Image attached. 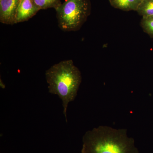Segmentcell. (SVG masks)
<instances>
[{
  "instance_id": "2",
  "label": "cell",
  "mask_w": 153,
  "mask_h": 153,
  "mask_svg": "<svg viewBox=\"0 0 153 153\" xmlns=\"http://www.w3.org/2000/svg\"><path fill=\"white\" fill-rule=\"evenodd\" d=\"M49 93L58 95L62 101L63 113L67 122L68 103L74 101L82 81L81 72L73 60H63L54 64L45 73Z\"/></svg>"
},
{
  "instance_id": "9",
  "label": "cell",
  "mask_w": 153,
  "mask_h": 153,
  "mask_svg": "<svg viewBox=\"0 0 153 153\" xmlns=\"http://www.w3.org/2000/svg\"><path fill=\"white\" fill-rule=\"evenodd\" d=\"M141 25L145 33L153 38V16L143 17Z\"/></svg>"
},
{
  "instance_id": "8",
  "label": "cell",
  "mask_w": 153,
  "mask_h": 153,
  "mask_svg": "<svg viewBox=\"0 0 153 153\" xmlns=\"http://www.w3.org/2000/svg\"><path fill=\"white\" fill-rule=\"evenodd\" d=\"M40 10L56 9L62 4L60 0H33Z\"/></svg>"
},
{
  "instance_id": "1",
  "label": "cell",
  "mask_w": 153,
  "mask_h": 153,
  "mask_svg": "<svg viewBox=\"0 0 153 153\" xmlns=\"http://www.w3.org/2000/svg\"><path fill=\"white\" fill-rule=\"evenodd\" d=\"M85 153H139L135 141L126 129L99 126L86 132L82 137Z\"/></svg>"
},
{
  "instance_id": "4",
  "label": "cell",
  "mask_w": 153,
  "mask_h": 153,
  "mask_svg": "<svg viewBox=\"0 0 153 153\" xmlns=\"http://www.w3.org/2000/svg\"><path fill=\"white\" fill-rule=\"evenodd\" d=\"M19 0H0V22L8 25L16 24V11Z\"/></svg>"
},
{
  "instance_id": "3",
  "label": "cell",
  "mask_w": 153,
  "mask_h": 153,
  "mask_svg": "<svg viewBox=\"0 0 153 153\" xmlns=\"http://www.w3.org/2000/svg\"><path fill=\"white\" fill-rule=\"evenodd\" d=\"M59 27L64 32L79 30L90 15L89 0H65L55 9Z\"/></svg>"
},
{
  "instance_id": "7",
  "label": "cell",
  "mask_w": 153,
  "mask_h": 153,
  "mask_svg": "<svg viewBox=\"0 0 153 153\" xmlns=\"http://www.w3.org/2000/svg\"><path fill=\"white\" fill-rule=\"evenodd\" d=\"M137 11L143 17L153 16V0H142Z\"/></svg>"
},
{
  "instance_id": "5",
  "label": "cell",
  "mask_w": 153,
  "mask_h": 153,
  "mask_svg": "<svg viewBox=\"0 0 153 153\" xmlns=\"http://www.w3.org/2000/svg\"><path fill=\"white\" fill-rule=\"evenodd\" d=\"M40 10L33 0H19L16 14V24L27 22Z\"/></svg>"
},
{
  "instance_id": "10",
  "label": "cell",
  "mask_w": 153,
  "mask_h": 153,
  "mask_svg": "<svg viewBox=\"0 0 153 153\" xmlns=\"http://www.w3.org/2000/svg\"><path fill=\"white\" fill-rule=\"evenodd\" d=\"M81 153H85L84 152H83V151L82 150H81Z\"/></svg>"
},
{
  "instance_id": "6",
  "label": "cell",
  "mask_w": 153,
  "mask_h": 153,
  "mask_svg": "<svg viewBox=\"0 0 153 153\" xmlns=\"http://www.w3.org/2000/svg\"><path fill=\"white\" fill-rule=\"evenodd\" d=\"M111 5L124 11H137L142 0H109Z\"/></svg>"
}]
</instances>
